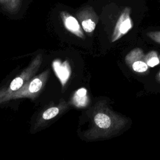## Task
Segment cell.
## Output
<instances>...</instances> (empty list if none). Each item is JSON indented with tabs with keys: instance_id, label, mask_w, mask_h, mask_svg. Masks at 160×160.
<instances>
[{
	"instance_id": "obj_1",
	"label": "cell",
	"mask_w": 160,
	"mask_h": 160,
	"mask_svg": "<svg viewBox=\"0 0 160 160\" xmlns=\"http://www.w3.org/2000/svg\"><path fill=\"white\" fill-rule=\"evenodd\" d=\"M49 71H46L43 73L39 74L38 76L33 78L32 79L28 81L24 84L19 90L11 92L8 96L3 98L0 102L21 98H34L37 93L43 87L46 79L48 77Z\"/></svg>"
},
{
	"instance_id": "obj_11",
	"label": "cell",
	"mask_w": 160,
	"mask_h": 160,
	"mask_svg": "<svg viewBox=\"0 0 160 160\" xmlns=\"http://www.w3.org/2000/svg\"><path fill=\"white\" fill-rule=\"evenodd\" d=\"M132 68L136 72H142L146 71L148 69V65L144 62L138 61L133 63Z\"/></svg>"
},
{
	"instance_id": "obj_2",
	"label": "cell",
	"mask_w": 160,
	"mask_h": 160,
	"mask_svg": "<svg viewBox=\"0 0 160 160\" xmlns=\"http://www.w3.org/2000/svg\"><path fill=\"white\" fill-rule=\"evenodd\" d=\"M41 62L42 60L41 56H37L28 68H27L18 76L12 80L8 88L1 91L0 101L3 98L11 94V92L19 90L24 84L29 81L30 78L33 76V74L36 72V71L40 66Z\"/></svg>"
},
{
	"instance_id": "obj_10",
	"label": "cell",
	"mask_w": 160,
	"mask_h": 160,
	"mask_svg": "<svg viewBox=\"0 0 160 160\" xmlns=\"http://www.w3.org/2000/svg\"><path fill=\"white\" fill-rule=\"evenodd\" d=\"M21 1V0H0V3L8 10L13 11L18 9Z\"/></svg>"
},
{
	"instance_id": "obj_14",
	"label": "cell",
	"mask_w": 160,
	"mask_h": 160,
	"mask_svg": "<svg viewBox=\"0 0 160 160\" xmlns=\"http://www.w3.org/2000/svg\"><path fill=\"white\" fill-rule=\"evenodd\" d=\"M159 37H160V34H159Z\"/></svg>"
},
{
	"instance_id": "obj_4",
	"label": "cell",
	"mask_w": 160,
	"mask_h": 160,
	"mask_svg": "<svg viewBox=\"0 0 160 160\" xmlns=\"http://www.w3.org/2000/svg\"><path fill=\"white\" fill-rule=\"evenodd\" d=\"M60 16L63 22L64 26L68 31L79 38H84L82 28L78 21L74 16L66 11L61 12Z\"/></svg>"
},
{
	"instance_id": "obj_6",
	"label": "cell",
	"mask_w": 160,
	"mask_h": 160,
	"mask_svg": "<svg viewBox=\"0 0 160 160\" xmlns=\"http://www.w3.org/2000/svg\"><path fill=\"white\" fill-rule=\"evenodd\" d=\"M129 8H124L119 18L116 25V30L122 34H126L132 27V21L130 18Z\"/></svg>"
},
{
	"instance_id": "obj_7",
	"label": "cell",
	"mask_w": 160,
	"mask_h": 160,
	"mask_svg": "<svg viewBox=\"0 0 160 160\" xmlns=\"http://www.w3.org/2000/svg\"><path fill=\"white\" fill-rule=\"evenodd\" d=\"M72 101L76 107L81 108L86 106L88 104L87 90L84 88L78 89L72 97Z\"/></svg>"
},
{
	"instance_id": "obj_13",
	"label": "cell",
	"mask_w": 160,
	"mask_h": 160,
	"mask_svg": "<svg viewBox=\"0 0 160 160\" xmlns=\"http://www.w3.org/2000/svg\"><path fill=\"white\" fill-rule=\"evenodd\" d=\"M159 77H160V72H159Z\"/></svg>"
},
{
	"instance_id": "obj_5",
	"label": "cell",
	"mask_w": 160,
	"mask_h": 160,
	"mask_svg": "<svg viewBox=\"0 0 160 160\" xmlns=\"http://www.w3.org/2000/svg\"><path fill=\"white\" fill-rule=\"evenodd\" d=\"M52 67L56 76L60 80L62 86H64L71 74V68L67 61L62 63L59 60H55L52 62Z\"/></svg>"
},
{
	"instance_id": "obj_9",
	"label": "cell",
	"mask_w": 160,
	"mask_h": 160,
	"mask_svg": "<svg viewBox=\"0 0 160 160\" xmlns=\"http://www.w3.org/2000/svg\"><path fill=\"white\" fill-rule=\"evenodd\" d=\"M59 112V108L58 107H51L47 109L42 114L43 120H49L56 116Z\"/></svg>"
},
{
	"instance_id": "obj_12",
	"label": "cell",
	"mask_w": 160,
	"mask_h": 160,
	"mask_svg": "<svg viewBox=\"0 0 160 160\" xmlns=\"http://www.w3.org/2000/svg\"><path fill=\"white\" fill-rule=\"evenodd\" d=\"M159 63V60L157 57H152L148 61V65L150 67H154Z\"/></svg>"
},
{
	"instance_id": "obj_3",
	"label": "cell",
	"mask_w": 160,
	"mask_h": 160,
	"mask_svg": "<svg viewBox=\"0 0 160 160\" xmlns=\"http://www.w3.org/2000/svg\"><path fill=\"white\" fill-rule=\"evenodd\" d=\"M77 16L84 31L90 33L94 30L98 21V16L91 7L87 6L81 9Z\"/></svg>"
},
{
	"instance_id": "obj_8",
	"label": "cell",
	"mask_w": 160,
	"mask_h": 160,
	"mask_svg": "<svg viewBox=\"0 0 160 160\" xmlns=\"http://www.w3.org/2000/svg\"><path fill=\"white\" fill-rule=\"evenodd\" d=\"M95 124L101 129L108 128L111 123L110 118L104 113L99 112L96 114L94 118Z\"/></svg>"
}]
</instances>
